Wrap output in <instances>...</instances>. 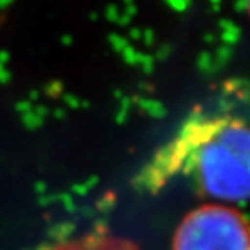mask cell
I'll return each mask as SVG.
<instances>
[{
	"label": "cell",
	"mask_w": 250,
	"mask_h": 250,
	"mask_svg": "<svg viewBox=\"0 0 250 250\" xmlns=\"http://www.w3.org/2000/svg\"><path fill=\"white\" fill-rule=\"evenodd\" d=\"M223 96L198 107L142 174L148 190L186 176L200 193L224 202L250 200V107Z\"/></svg>",
	"instance_id": "1"
},
{
	"label": "cell",
	"mask_w": 250,
	"mask_h": 250,
	"mask_svg": "<svg viewBox=\"0 0 250 250\" xmlns=\"http://www.w3.org/2000/svg\"><path fill=\"white\" fill-rule=\"evenodd\" d=\"M41 250H142L137 244L128 239L112 236L106 232H93L86 236L68 239L46 246Z\"/></svg>",
	"instance_id": "3"
},
{
	"label": "cell",
	"mask_w": 250,
	"mask_h": 250,
	"mask_svg": "<svg viewBox=\"0 0 250 250\" xmlns=\"http://www.w3.org/2000/svg\"><path fill=\"white\" fill-rule=\"evenodd\" d=\"M172 250H250V223L228 205H203L177 226Z\"/></svg>",
	"instance_id": "2"
},
{
	"label": "cell",
	"mask_w": 250,
	"mask_h": 250,
	"mask_svg": "<svg viewBox=\"0 0 250 250\" xmlns=\"http://www.w3.org/2000/svg\"><path fill=\"white\" fill-rule=\"evenodd\" d=\"M247 10H249V15H250V3L247 5Z\"/></svg>",
	"instance_id": "4"
}]
</instances>
